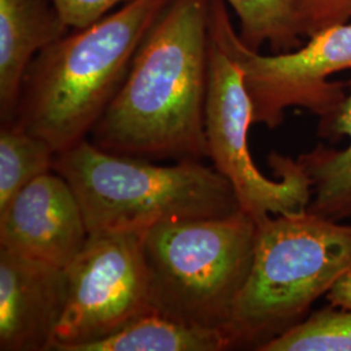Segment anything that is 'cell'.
Listing matches in <instances>:
<instances>
[{
  "label": "cell",
  "instance_id": "cell-1",
  "mask_svg": "<svg viewBox=\"0 0 351 351\" xmlns=\"http://www.w3.org/2000/svg\"><path fill=\"white\" fill-rule=\"evenodd\" d=\"M211 0H171L136 52L90 142L149 160L208 158L204 108Z\"/></svg>",
  "mask_w": 351,
  "mask_h": 351
},
{
  "label": "cell",
  "instance_id": "cell-2",
  "mask_svg": "<svg viewBox=\"0 0 351 351\" xmlns=\"http://www.w3.org/2000/svg\"><path fill=\"white\" fill-rule=\"evenodd\" d=\"M169 1L130 0L40 51L26 71L12 123L58 154L88 139Z\"/></svg>",
  "mask_w": 351,
  "mask_h": 351
},
{
  "label": "cell",
  "instance_id": "cell-3",
  "mask_svg": "<svg viewBox=\"0 0 351 351\" xmlns=\"http://www.w3.org/2000/svg\"><path fill=\"white\" fill-rule=\"evenodd\" d=\"M53 171L75 190L88 236L143 233L163 223L241 211L230 182L201 160L162 165L101 150L84 139L58 154Z\"/></svg>",
  "mask_w": 351,
  "mask_h": 351
},
{
  "label": "cell",
  "instance_id": "cell-4",
  "mask_svg": "<svg viewBox=\"0 0 351 351\" xmlns=\"http://www.w3.org/2000/svg\"><path fill=\"white\" fill-rule=\"evenodd\" d=\"M351 267V224L302 210L256 223L250 272L226 333L258 350L300 324Z\"/></svg>",
  "mask_w": 351,
  "mask_h": 351
},
{
  "label": "cell",
  "instance_id": "cell-5",
  "mask_svg": "<svg viewBox=\"0 0 351 351\" xmlns=\"http://www.w3.org/2000/svg\"><path fill=\"white\" fill-rule=\"evenodd\" d=\"M256 223L242 210L143 232L151 311L226 332L250 272Z\"/></svg>",
  "mask_w": 351,
  "mask_h": 351
},
{
  "label": "cell",
  "instance_id": "cell-6",
  "mask_svg": "<svg viewBox=\"0 0 351 351\" xmlns=\"http://www.w3.org/2000/svg\"><path fill=\"white\" fill-rule=\"evenodd\" d=\"M210 34L242 72L252 124L276 129L285 111L294 107L326 121L346 97V82L329 81V77L351 69V20L310 37L295 50L262 55L242 42L226 0H211Z\"/></svg>",
  "mask_w": 351,
  "mask_h": 351
},
{
  "label": "cell",
  "instance_id": "cell-7",
  "mask_svg": "<svg viewBox=\"0 0 351 351\" xmlns=\"http://www.w3.org/2000/svg\"><path fill=\"white\" fill-rule=\"evenodd\" d=\"M252 104L242 72L210 34L204 129L208 158L234 189L241 210L259 223L269 215L306 210L311 180L298 160L272 152L268 158L278 180L258 169L249 147Z\"/></svg>",
  "mask_w": 351,
  "mask_h": 351
},
{
  "label": "cell",
  "instance_id": "cell-8",
  "mask_svg": "<svg viewBox=\"0 0 351 351\" xmlns=\"http://www.w3.org/2000/svg\"><path fill=\"white\" fill-rule=\"evenodd\" d=\"M65 269L68 300L51 350L82 351L151 311L143 233L88 236Z\"/></svg>",
  "mask_w": 351,
  "mask_h": 351
},
{
  "label": "cell",
  "instance_id": "cell-9",
  "mask_svg": "<svg viewBox=\"0 0 351 351\" xmlns=\"http://www.w3.org/2000/svg\"><path fill=\"white\" fill-rule=\"evenodd\" d=\"M88 230L69 182L55 171L39 176L0 210V247L66 268Z\"/></svg>",
  "mask_w": 351,
  "mask_h": 351
},
{
  "label": "cell",
  "instance_id": "cell-10",
  "mask_svg": "<svg viewBox=\"0 0 351 351\" xmlns=\"http://www.w3.org/2000/svg\"><path fill=\"white\" fill-rule=\"evenodd\" d=\"M66 300L65 268L0 247V350H51Z\"/></svg>",
  "mask_w": 351,
  "mask_h": 351
},
{
  "label": "cell",
  "instance_id": "cell-11",
  "mask_svg": "<svg viewBox=\"0 0 351 351\" xmlns=\"http://www.w3.org/2000/svg\"><path fill=\"white\" fill-rule=\"evenodd\" d=\"M52 0H0V120L11 124L26 71L38 53L68 33Z\"/></svg>",
  "mask_w": 351,
  "mask_h": 351
},
{
  "label": "cell",
  "instance_id": "cell-12",
  "mask_svg": "<svg viewBox=\"0 0 351 351\" xmlns=\"http://www.w3.org/2000/svg\"><path fill=\"white\" fill-rule=\"evenodd\" d=\"M346 85L345 99L329 120L319 123L317 133L333 142L349 137V145L341 150L317 145L297 159L313 185L307 210L336 221L351 219V78Z\"/></svg>",
  "mask_w": 351,
  "mask_h": 351
},
{
  "label": "cell",
  "instance_id": "cell-13",
  "mask_svg": "<svg viewBox=\"0 0 351 351\" xmlns=\"http://www.w3.org/2000/svg\"><path fill=\"white\" fill-rule=\"evenodd\" d=\"M232 349L226 332L193 326L147 311L112 336L82 351H223Z\"/></svg>",
  "mask_w": 351,
  "mask_h": 351
},
{
  "label": "cell",
  "instance_id": "cell-14",
  "mask_svg": "<svg viewBox=\"0 0 351 351\" xmlns=\"http://www.w3.org/2000/svg\"><path fill=\"white\" fill-rule=\"evenodd\" d=\"M58 152L45 139L11 123L0 129V210L39 176L53 171Z\"/></svg>",
  "mask_w": 351,
  "mask_h": 351
},
{
  "label": "cell",
  "instance_id": "cell-15",
  "mask_svg": "<svg viewBox=\"0 0 351 351\" xmlns=\"http://www.w3.org/2000/svg\"><path fill=\"white\" fill-rule=\"evenodd\" d=\"M239 20V37L254 51L268 43L275 53L302 46L301 29L291 0H226Z\"/></svg>",
  "mask_w": 351,
  "mask_h": 351
},
{
  "label": "cell",
  "instance_id": "cell-16",
  "mask_svg": "<svg viewBox=\"0 0 351 351\" xmlns=\"http://www.w3.org/2000/svg\"><path fill=\"white\" fill-rule=\"evenodd\" d=\"M259 351H351V310H316Z\"/></svg>",
  "mask_w": 351,
  "mask_h": 351
},
{
  "label": "cell",
  "instance_id": "cell-17",
  "mask_svg": "<svg viewBox=\"0 0 351 351\" xmlns=\"http://www.w3.org/2000/svg\"><path fill=\"white\" fill-rule=\"evenodd\" d=\"M303 37H314L351 20V0H291Z\"/></svg>",
  "mask_w": 351,
  "mask_h": 351
},
{
  "label": "cell",
  "instance_id": "cell-18",
  "mask_svg": "<svg viewBox=\"0 0 351 351\" xmlns=\"http://www.w3.org/2000/svg\"><path fill=\"white\" fill-rule=\"evenodd\" d=\"M130 0H52L69 29H82L101 20L119 4Z\"/></svg>",
  "mask_w": 351,
  "mask_h": 351
},
{
  "label": "cell",
  "instance_id": "cell-19",
  "mask_svg": "<svg viewBox=\"0 0 351 351\" xmlns=\"http://www.w3.org/2000/svg\"><path fill=\"white\" fill-rule=\"evenodd\" d=\"M326 300L333 307L351 310V267L326 293Z\"/></svg>",
  "mask_w": 351,
  "mask_h": 351
}]
</instances>
